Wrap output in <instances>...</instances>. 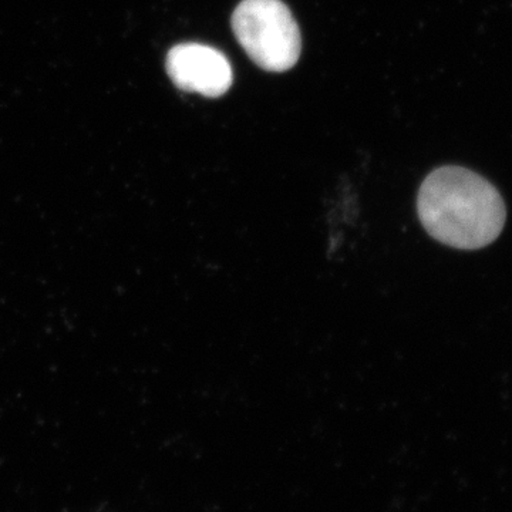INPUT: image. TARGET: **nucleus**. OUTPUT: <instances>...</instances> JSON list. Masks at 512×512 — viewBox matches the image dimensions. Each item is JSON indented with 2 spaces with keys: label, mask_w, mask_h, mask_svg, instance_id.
Segmentation results:
<instances>
[{
  "label": "nucleus",
  "mask_w": 512,
  "mask_h": 512,
  "mask_svg": "<svg viewBox=\"0 0 512 512\" xmlns=\"http://www.w3.org/2000/svg\"><path fill=\"white\" fill-rule=\"evenodd\" d=\"M417 212L431 237L466 251L494 242L507 215L497 188L457 165H446L427 175L417 197Z\"/></svg>",
  "instance_id": "f257e3e1"
},
{
  "label": "nucleus",
  "mask_w": 512,
  "mask_h": 512,
  "mask_svg": "<svg viewBox=\"0 0 512 512\" xmlns=\"http://www.w3.org/2000/svg\"><path fill=\"white\" fill-rule=\"evenodd\" d=\"M231 23L239 45L266 72H286L298 63L301 32L281 0H242Z\"/></svg>",
  "instance_id": "f03ea898"
},
{
  "label": "nucleus",
  "mask_w": 512,
  "mask_h": 512,
  "mask_svg": "<svg viewBox=\"0 0 512 512\" xmlns=\"http://www.w3.org/2000/svg\"><path fill=\"white\" fill-rule=\"evenodd\" d=\"M167 73L178 89L201 96L221 97L232 84V69L220 50L200 43H183L170 50Z\"/></svg>",
  "instance_id": "7ed1b4c3"
}]
</instances>
